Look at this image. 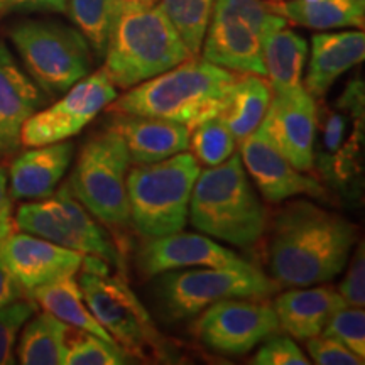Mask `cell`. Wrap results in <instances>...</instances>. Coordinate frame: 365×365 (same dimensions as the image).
<instances>
[{"instance_id":"3957f363","label":"cell","mask_w":365,"mask_h":365,"mask_svg":"<svg viewBox=\"0 0 365 365\" xmlns=\"http://www.w3.org/2000/svg\"><path fill=\"white\" fill-rule=\"evenodd\" d=\"M103 56V70L118 88H132L193 58L161 7L127 0H122Z\"/></svg>"},{"instance_id":"d590c367","label":"cell","mask_w":365,"mask_h":365,"mask_svg":"<svg viewBox=\"0 0 365 365\" xmlns=\"http://www.w3.org/2000/svg\"><path fill=\"white\" fill-rule=\"evenodd\" d=\"M339 293L346 307L364 308L365 307V259H364V244L360 242L359 249L355 250L352 262L346 271L345 279L341 281Z\"/></svg>"},{"instance_id":"30bf717a","label":"cell","mask_w":365,"mask_h":365,"mask_svg":"<svg viewBox=\"0 0 365 365\" xmlns=\"http://www.w3.org/2000/svg\"><path fill=\"white\" fill-rule=\"evenodd\" d=\"M14 220L16 227L27 234L83 255H97L112 266H122L120 254L110 237L93 222L68 185L48 198L21 205Z\"/></svg>"},{"instance_id":"9a60e30c","label":"cell","mask_w":365,"mask_h":365,"mask_svg":"<svg viewBox=\"0 0 365 365\" xmlns=\"http://www.w3.org/2000/svg\"><path fill=\"white\" fill-rule=\"evenodd\" d=\"M0 259L22 289L31 294L41 286L61 277L75 276L81 269L83 254L27 232H12L0 244Z\"/></svg>"},{"instance_id":"ba28073f","label":"cell","mask_w":365,"mask_h":365,"mask_svg":"<svg viewBox=\"0 0 365 365\" xmlns=\"http://www.w3.org/2000/svg\"><path fill=\"white\" fill-rule=\"evenodd\" d=\"M9 34L27 73L49 93H65L88 75L90 46L78 29L53 21H24Z\"/></svg>"},{"instance_id":"7c38bea8","label":"cell","mask_w":365,"mask_h":365,"mask_svg":"<svg viewBox=\"0 0 365 365\" xmlns=\"http://www.w3.org/2000/svg\"><path fill=\"white\" fill-rule=\"evenodd\" d=\"M117 98L115 85L105 70L76 81L51 107L38 110L24 122L21 144L26 148L61 143L80 134L86 125Z\"/></svg>"},{"instance_id":"ee69618b","label":"cell","mask_w":365,"mask_h":365,"mask_svg":"<svg viewBox=\"0 0 365 365\" xmlns=\"http://www.w3.org/2000/svg\"><path fill=\"white\" fill-rule=\"evenodd\" d=\"M308 2H317V0H308Z\"/></svg>"},{"instance_id":"8992f818","label":"cell","mask_w":365,"mask_h":365,"mask_svg":"<svg viewBox=\"0 0 365 365\" xmlns=\"http://www.w3.org/2000/svg\"><path fill=\"white\" fill-rule=\"evenodd\" d=\"M286 24L274 0H215L202 46L203 59L240 75L266 76L264 39Z\"/></svg>"},{"instance_id":"1f68e13d","label":"cell","mask_w":365,"mask_h":365,"mask_svg":"<svg viewBox=\"0 0 365 365\" xmlns=\"http://www.w3.org/2000/svg\"><path fill=\"white\" fill-rule=\"evenodd\" d=\"M323 335L333 336L349 346L360 359L365 357V314L364 308L344 307L333 313L323 328Z\"/></svg>"},{"instance_id":"60d3db41","label":"cell","mask_w":365,"mask_h":365,"mask_svg":"<svg viewBox=\"0 0 365 365\" xmlns=\"http://www.w3.org/2000/svg\"><path fill=\"white\" fill-rule=\"evenodd\" d=\"M68 0H11V7L26 9V11H49L66 12Z\"/></svg>"},{"instance_id":"ac0fdd59","label":"cell","mask_w":365,"mask_h":365,"mask_svg":"<svg viewBox=\"0 0 365 365\" xmlns=\"http://www.w3.org/2000/svg\"><path fill=\"white\" fill-rule=\"evenodd\" d=\"M43 103L44 97L38 86L17 66L12 53L0 41V153L19 148L22 125Z\"/></svg>"},{"instance_id":"ab89813d","label":"cell","mask_w":365,"mask_h":365,"mask_svg":"<svg viewBox=\"0 0 365 365\" xmlns=\"http://www.w3.org/2000/svg\"><path fill=\"white\" fill-rule=\"evenodd\" d=\"M24 296V289H22L9 267L0 259V308L7 307V304L14 303V301L21 299Z\"/></svg>"},{"instance_id":"e575fe53","label":"cell","mask_w":365,"mask_h":365,"mask_svg":"<svg viewBox=\"0 0 365 365\" xmlns=\"http://www.w3.org/2000/svg\"><path fill=\"white\" fill-rule=\"evenodd\" d=\"M307 349L313 364L317 365H357L364 364L357 354L333 336L319 333L307 340Z\"/></svg>"},{"instance_id":"5bb4252c","label":"cell","mask_w":365,"mask_h":365,"mask_svg":"<svg viewBox=\"0 0 365 365\" xmlns=\"http://www.w3.org/2000/svg\"><path fill=\"white\" fill-rule=\"evenodd\" d=\"M259 129L296 170H313L318 108L304 86L289 93H272Z\"/></svg>"},{"instance_id":"d4e9b609","label":"cell","mask_w":365,"mask_h":365,"mask_svg":"<svg viewBox=\"0 0 365 365\" xmlns=\"http://www.w3.org/2000/svg\"><path fill=\"white\" fill-rule=\"evenodd\" d=\"M29 296L39 307L44 308V312L51 313L53 317L65 322L66 325L117 344L110 336V333L105 330L91 314L83 299V294H81L78 281H75L73 276L61 277V279L41 286Z\"/></svg>"},{"instance_id":"7a4b0ae2","label":"cell","mask_w":365,"mask_h":365,"mask_svg":"<svg viewBox=\"0 0 365 365\" xmlns=\"http://www.w3.org/2000/svg\"><path fill=\"white\" fill-rule=\"evenodd\" d=\"M237 73L196 56L132 86L108 110L124 115L161 117L188 129L218 115Z\"/></svg>"},{"instance_id":"83f0119b","label":"cell","mask_w":365,"mask_h":365,"mask_svg":"<svg viewBox=\"0 0 365 365\" xmlns=\"http://www.w3.org/2000/svg\"><path fill=\"white\" fill-rule=\"evenodd\" d=\"M122 0H68L66 12L97 56H103Z\"/></svg>"},{"instance_id":"4fadbf2b","label":"cell","mask_w":365,"mask_h":365,"mask_svg":"<svg viewBox=\"0 0 365 365\" xmlns=\"http://www.w3.org/2000/svg\"><path fill=\"white\" fill-rule=\"evenodd\" d=\"M196 335L218 354H249L267 336L279 331L276 312L250 298H230L210 304L195 325Z\"/></svg>"},{"instance_id":"cb8c5ba5","label":"cell","mask_w":365,"mask_h":365,"mask_svg":"<svg viewBox=\"0 0 365 365\" xmlns=\"http://www.w3.org/2000/svg\"><path fill=\"white\" fill-rule=\"evenodd\" d=\"M308 43L294 31L281 27L264 39L262 59L272 93H289L303 88Z\"/></svg>"},{"instance_id":"ffe728a7","label":"cell","mask_w":365,"mask_h":365,"mask_svg":"<svg viewBox=\"0 0 365 365\" xmlns=\"http://www.w3.org/2000/svg\"><path fill=\"white\" fill-rule=\"evenodd\" d=\"M113 129L124 139L134 164L158 163L190 149L191 130L168 118L117 113Z\"/></svg>"},{"instance_id":"d6986e66","label":"cell","mask_w":365,"mask_h":365,"mask_svg":"<svg viewBox=\"0 0 365 365\" xmlns=\"http://www.w3.org/2000/svg\"><path fill=\"white\" fill-rule=\"evenodd\" d=\"M75 145L66 140L31 148L14 159L9 171L12 200H44L56 191L70 168Z\"/></svg>"},{"instance_id":"5b68a950","label":"cell","mask_w":365,"mask_h":365,"mask_svg":"<svg viewBox=\"0 0 365 365\" xmlns=\"http://www.w3.org/2000/svg\"><path fill=\"white\" fill-rule=\"evenodd\" d=\"M200 164L188 150L127 173L130 222L145 239L181 232L188 220L191 191Z\"/></svg>"},{"instance_id":"74e56055","label":"cell","mask_w":365,"mask_h":365,"mask_svg":"<svg viewBox=\"0 0 365 365\" xmlns=\"http://www.w3.org/2000/svg\"><path fill=\"white\" fill-rule=\"evenodd\" d=\"M7 171L0 166V244L14 232L16 220L12 215V198L9 195Z\"/></svg>"},{"instance_id":"603a6c76","label":"cell","mask_w":365,"mask_h":365,"mask_svg":"<svg viewBox=\"0 0 365 365\" xmlns=\"http://www.w3.org/2000/svg\"><path fill=\"white\" fill-rule=\"evenodd\" d=\"M272 90L267 80L259 75H237L227 90L218 118L225 122L237 143L259 129L269 103Z\"/></svg>"},{"instance_id":"484cf974","label":"cell","mask_w":365,"mask_h":365,"mask_svg":"<svg viewBox=\"0 0 365 365\" xmlns=\"http://www.w3.org/2000/svg\"><path fill=\"white\" fill-rule=\"evenodd\" d=\"M277 14L286 21L308 29L327 31L341 27H364L365 6L362 0H287L274 2Z\"/></svg>"},{"instance_id":"836d02e7","label":"cell","mask_w":365,"mask_h":365,"mask_svg":"<svg viewBox=\"0 0 365 365\" xmlns=\"http://www.w3.org/2000/svg\"><path fill=\"white\" fill-rule=\"evenodd\" d=\"M309 360L303 350L289 336L271 335L254 355L255 365H308Z\"/></svg>"},{"instance_id":"8fae6325","label":"cell","mask_w":365,"mask_h":365,"mask_svg":"<svg viewBox=\"0 0 365 365\" xmlns=\"http://www.w3.org/2000/svg\"><path fill=\"white\" fill-rule=\"evenodd\" d=\"M78 284L91 314L127 355L144 359L161 349L148 309L124 277L83 269Z\"/></svg>"},{"instance_id":"f1b7e54d","label":"cell","mask_w":365,"mask_h":365,"mask_svg":"<svg viewBox=\"0 0 365 365\" xmlns=\"http://www.w3.org/2000/svg\"><path fill=\"white\" fill-rule=\"evenodd\" d=\"M215 0H161L159 7L180 34L191 56L202 51Z\"/></svg>"},{"instance_id":"9c48e42d","label":"cell","mask_w":365,"mask_h":365,"mask_svg":"<svg viewBox=\"0 0 365 365\" xmlns=\"http://www.w3.org/2000/svg\"><path fill=\"white\" fill-rule=\"evenodd\" d=\"M279 289L254 264L230 267H205L163 272L158 296L164 312L173 319L196 317L210 304L230 298L264 299Z\"/></svg>"},{"instance_id":"f546056e","label":"cell","mask_w":365,"mask_h":365,"mask_svg":"<svg viewBox=\"0 0 365 365\" xmlns=\"http://www.w3.org/2000/svg\"><path fill=\"white\" fill-rule=\"evenodd\" d=\"M235 137L222 118L213 117L191 129L190 149L196 161L207 168L218 166L234 154Z\"/></svg>"},{"instance_id":"52a82bcc","label":"cell","mask_w":365,"mask_h":365,"mask_svg":"<svg viewBox=\"0 0 365 365\" xmlns=\"http://www.w3.org/2000/svg\"><path fill=\"white\" fill-rule=\"evenodd\" d=\"M129 170V150L122 135L112 127L97 132L83 144L68 186L97 220L113 227L127 225L130 222Z\"/></svg>"},{"instance_id":"bcb514c9","label":"cell","mask_w":365,"mask_h":365,"mask_svg":"<svg viewBox=\"0 0 365 365\" xmlns=\"http://www.w3.org/2000/svg\"><path fill=\"white\" fill-rule=\"evenodd\" d=\"M362 2H365V0H362Z\"/></svg>"},{"instance_id":"7402d4cb","label":"cell","mask_w":365,"mask_h":365,"mask_svg":"<svg viewBox=\"0 0 365 365\" xmlns=\"http://www.w3.org/2000/svg\"><path fill=\"white\" fill-rule=\"evenodd\" d=\"M346 307L340 293L327 286L286 291L274 301L279 330L296 340H308L323 331L328 319Z\"/></svg>"},{"instance_id":"d6a6232c","label":"cell","mask_w":365,"mask_h":365,"mask_svg":"<svg viewBox=\"0 0 365 365\" xmlns=\"http://www.w3.org/2000/svg\"><path fill=\"white\" fill-rule=\"evenodd\" d=\"M36 309L38 307L34 301L22 298L0 308V365L16 364L14 349H16L17 335L36 313Z\"/></svg>"},{"instance_id":"4dcf8cb0","label":"cell","mask_w":365,"mask_h":365,"mask_svg":"<svg viewBox=\"0 0 365 365\" xmlns=\"http://www.w3.org/2000/svg\"><path fill=\"white\" fill-rule=\"evenodd\" d=\"M129 362V355L120 345L103 340L88 331H81L68 336V365H124Z\"/></svg>"},{"instance_id":"8d00e7d4","label":"cell","mask_w":365,"mask_h":365,"mask_svg":"<svg viewBox=\"0 0 365 365\" xmlns=\"http://www.w3.org/2000/svg\"><path fill=\"white\" fill-rule=\"evenodd\" d=\"M346 117L344 113H328L322 129V150H319V164L330 159L333 154L345 144Z\"/></svg>"},{"instance_id":"44dd1931","label":"cell","mask_w":365,"mask_h":365,"mask_svg":"<svg viewBox=\"0 0 365 365\" xmlns=\"http://www.w3.org/2000/svg\"><path fill=\"white\" fill-rule=\"evenodd\" d=\"M364 56V31L314 34L304 88L314 100L323 97L344 73L362 63Z\"/></svg>"},{"instance_id":"6da1fadb","label":"cell","mask_w":365,"mask_h":365,"mask_svg":"<svg viewBox=\"0 0 365 365\" xmlns=\"http://www.w3.org/2000/svg\"><path fill=\"white\" fill-rule=\"evenodd\" d=\"M357 228L309 202L286 205L272 222L269 269L279 286L307 287L344 271Z\"/></svg>"},{"instance_id":"2e32d148","label":"cell","mask_w":365,"mask_h":365,"mask_svg":"<svg viewBox=\"0 0 365 365\" xmlns=\"http://www.w3.org/2000/svg\"><path fill=\"white\" fill-rule=\"evenodd\" d=\"M240 159L245 173L269 203H281L298 195L325 198L327 190L318 180L296 170L257 129L240 143Z\"/></svg>"},{"instance_id":"f35d334b","label":"cell","mask_w":365,"mask_h":365,"mask_svg":"<svg viewBox=\"0 0 365 365\" xmlns=\"http://www.w3.org/2000/svg\"><path fill=\"white\" fill-rule=\"evenodd\" d=\"M339 107L344 108L345 112L352 113L354 117H360L364 115V83L362 80L355 78L346 86V90L344 91L339 100Z\"/></svg>"},{"instance_id":"4316f807","label":"cell","mask_w":365,"mask_h":365,"mask_svg":"<svg viewBox=\"0 0 365 365\" xmlns=\"http://www.w3.org/2000/svg\"><path fill=\"white\" fill-rule=\"evenodd\" d=\"M71 327L44 312L24 327L17 357L24 365H66Z\"/></svg>"},{"instance_id":"7bdbcfd3","label":"cell","mask_w":365,"mask_h":365,"mask_svg":"<svg viewBox=\"0 0 365 365\" xmlns=\"http://www.w3.org/2000/svg\"><path fill=\"white\" fill-rule=\"evenodd\" d=\"M127 2H153V0H127Z\"/></svg>"},{"instance_id":"e0dca14e","label":"cell","mask_w":365,"mask_h":365,"mask_svg":"<svg viewBox=\"0 0 365 365\" xmlns=\"http://www.w3.org/2000/svg\"><path fill=\"white\" fill-rule=\"evenodd\" d=\"M244 264H247L245 259L210 237L182 232L149 239L139 254V267L145 276H158L181 267H230Z\"/></svg>"},{"instance_id":"b9f144b4","label":"cell","mask_w":365,"mask_h":365,"mask_svg":"<svg viewBox=\"0 0 365 365\" xmlns=\"http://www.w3.org/2000/svg\"><path fill=\"white\" fill-rule=\"evenodd\" d=\"M9 7H11V0H0V16H2Z\"/></svg>"},{"instance_id":"277c9868","label":"cell","mask_w":365,"mask_h":365,"mask_svg":"<svg viewBox=\"0 0 365 365\" xmlns=\"http://www.w3.org/2000/svg\"><path fill=\"white\" fill-rule=\"evenodd\" d=\"M188 215L191 225L200 232L237 247L254 245L267 225L266 207L237 154L218 166L200 171L191 191Z\"/></svg>"},{"instance_id":"f6af8a7d","label":"cell","mask_w":365,"mask_h":365,"mask_svg":"<svg viewBox=\"0 0 365 365\" xmlns=\"http://www.w3.org/2000/svg\"><path fill=\"white\" fill-rule=\"evenodd\" d=\"M274 2H277V0H274Z\"/></svg>"}]
</instances>
